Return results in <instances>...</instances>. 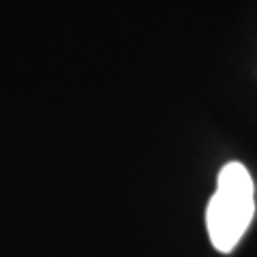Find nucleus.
I'll list each match as a JSON object with an SVG mask.
<instances>
[{
	"label": "nucleus",
	"mask_w": 257,
	"mask_h": 257,
	"mask_svg": "<svg viewBox=\"0 0 257 257\" xmlns=\"http://www.w3.org/2000/svg\"><path fill=\"white\" fill-rule=\"evenodd\" d=\"M255 214V184L248 170L231 161L219 172L216 191L206 208V227L219 253H231Z\"/></svg>",
	"instance_id": "obj_1"
}]
</instances>
